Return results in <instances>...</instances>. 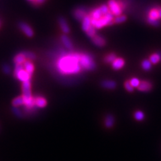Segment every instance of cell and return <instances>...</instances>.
I'll return each instance as SVG.
<instances>
[{"label":"cell","mask_w":161,"mask_h":161,"mask_svg":"<svg viewBox=\"0 0 161 161\" xmlns=\"http://www.w3.org/2000/svg\"><path fill=\"white\" fill-rule=\"evenodd\" d=\"M60 39H61L62 42L66 48H68L69 50H71L73 48V44H72L71 39H70L67 36L62 35L61 38Z\"/></svg>","instance_id":"14"},{"label":"cell","mask_w":161,"mask_h":161,"mask_svg":"<svg viewBox=\"0 0 161 161\" xmlns=\"http://www.w3.org/2000/svg\"><path fill=\"white\" fill-rule=\"evenodd\" d=\"M159 16H160V18H161V9H160V10H159Z\"/></svg>","instance_id":"36"},{"label":"cell","mask_w":161,"mask_h":161,"mask_svg":"<svg viewBox=\"0 0 161 161\" xmlns=\"http://www.w3.org/2000/svg\"><path fill=\"white\" fill-rule=\"evenodd\" d=\"M134 118L136 120L141 121L142 120H144V114L143 112L141 111H137L135 112Z\"/></svg>","instance_id":"28"},{"label":"cell","mask_w":161,"mask_h":161,"mask_svg":"<svg viewBox=\"0 0 161 161\" xmlns=\"http://www.w3.org/2000/svg\"><path fill=\"white\" fill-rule=\"evenodd\" d=\"M81 54L71 53L63 55L57 63L59 71L63 74H76L79 72L81 66L79 63Z\"/></svg>","instance_id":"1"},{"label":"cell","mask_w":161,"mask_h":161,"mask_svg":"<svg viewBox=\"0 0 161 161\" xmlns=\"http://www.w3.org/2000/svg\"><path fill=\"white\" fill-rule=\"evenodd\" d=\"M87 16V13L85 10L82 8H79L77 9L74 11V16L76 19L79 20V21H83L84 19V18Z\"/></svg>","instance_id":"11"},{"label":"cell","mask_w":161,"mask_h":161,"mask_svg":"<svg viewBox=\"0 0 161 161\" xmlns=\"http://www.w3.org/2000/svg\"><path fill=\"white\" fill-rule=\"evenodd\" d=\"M160 60V54L157 53H154L152 54L150 57V61L153 64H157Z\"/></svg>","instance_id":"24"},{"label":"cell","mask_w":161,"mask_h":161,"mask_svg":"<svg viewBox=\"0 0 161 161\" xmlns=\"http://www.w3.org/2000/svg\"><path fill=\"white\" fill-rule=\"evenodd\" d=\"M0 25H1V24H0Z\"/></svg>","instance_id":"38"},{"label":"cell","mask_w":161,"mask_h":161,"mask_svg":"<svg viewBox=\"0 0 161 161\" xmlns=\"http://www.w3.org/2000/svg\"><path fill=\"white\" fill-rule=\"evenodd\" d=\"M79 63L82 69L88 70V71L93 70L95 68V63L93 60V58L89 54H81Z\"/></svg>","instance_id":"4"},{"label":"cell","mask_w":161,"mask_h":161,"mask_svg":"<svg viewBox=\"0 0 161 161\" xmlns=\"http://www.w3.org/2000/svg\"><path fill=\"white\" fill-rule=\"evenodd\" d=\"M124 64H125V62H124V60L123 59H121V58H116L114 61L111 63V65L112 67L115 70H119L123 67L124 66Z\"/></svg>","instance_id":"12"},{"label":"cell","mask_w":161,"mask_h":161,"mask_svg":"<svg viewBox=\"0 0 161 161\" xmlns=\"http://www.w3.org/2000/svg\"><path fill=\"white\" fill-rule=\"evenodd\" d=\"M92 41L96 46L102 47L105 45V40L100 36H95L93 38H92Z\"/></svg>","instance_id":"13"},{"label":"cell","mask_w":161,"mask_h":161,"mask_svg":"<svg viewBox=\"0 0 161 161\" xmlns=\"http://www.w3.org/2000/svg\"><path fill=\"white\" fill-rule=\"evenodd\" d=\"M86 33L88 36H89L90 38H93L94 36H96V32H95V28H94L93 26H92L90 27V28L88 29Z\"/></svg>","instance_id":"27"},{"label":"cell","mask_w":161,"mask_h":161,"mask_svg":"<svg viewBox=\"0 0 161 161\" xmlns=\"http://www.w3.org/2000/svg\"><path fill=\"white\" fill-rule=\"evenodd\" d=\"M115 59H116V55H115L114 53H111L105 56L104 60L105 62L107 63H112L114 61Z\"/></svg>","instance_id":"26"},{"label":"cell","mask_w":161,"mask_h":161,"mask_svg":"<svg viewBox=\"0 0 161 161\" xmlns=\"http://www.w3.org/2000/svg\"><path fill=\"white\" fill-rule=\"evenodd\" d=\"M109 9L110 10L111 13L115 16H120L121 14V8L119 4L115 0H109L108 2Z\"/></svg>","instance_id":"6"},{"label":"cell","mask_w":161,"mask_h":161,"mask_svg":"<svg viewBox=\"0 0 161 161\" xmlns=\"http://www.w3.org/2000/svg\"><path fill=\"white\" fill-rule=\"evenodd\" d=\"M104 16H105V15H104V14L102 13L101 9L99 8L95 9V10H94L93 11H92V13H91L90 17H91V18H92V19L99 20Z\"/></svg>","instance_id":"17"},{"label":"cell","mask_w":161,"mask_h":161,"mask_svg":"<svg viewBox=\"0 0 161 161\" xmlns=\"http://www.w3.org/2000/svg\"><path fill=\"white\" fill-rule=\"evenodd\" d=\"M14 76L18 80L22 81L23 83V82L30 81V79H31L32 75H30L25 69H23L19 72H16V73H14Z\"/></svg>","instance_id":"7"},{"label":"cell","mask_w":161,"mask_h":161,"mask_svg":"<svg viewBox=\"0 0 161 161\" xmlns=\"http://www.w3.org/2000/svg\"><path fill=\"white\" fill-rule=\"evenodd\" d=\"M126 19H127V18L126 16H118L115 18L114 21L115 23L120 24V23H123L125 22Z\"/></svg>","instance_id":"30"},{"label":"cell","mask_w":161,"mask_h":161,"mask_svg":"<svg viewBox=\"0 0 161 161\" xmlns=\"http://www.w3.org/2000/svg\"><path fill=\"white\" fill-rule=\"evenodd\" d=\"M138 89L140 92H148L152 89V84L150 82L147 81H140V83L138 87Z\"/></svg>","instance_id":"10"},{"label":"cell","mask_w":161,"mask_h":161,"mask_svg":"<svg viewBox=\"0 0 161 161\" xmlns=\"http://www.w3.org/2000/svg\"><path fill=\"white\" fill-rule=\"evenodd\" d=\"M24 104V99L22 96H19L18 98H15L13 101H12V105L13 107H17L18 108L19 106H21Z\"/></svg>","instance_id":"20"},{"label":"cell","mask_w":161,"mask_h":161,"mask_svg":"<svg viewBox=\"0 0 161 161\" xmlns=\"http://www.w3.org/2000/svg\"><path fill=\"white\" fill-rule=\"evenodd\" d=\"M22 53L24 54V56L26 57L27 60H34L36 58V54L34 53L30 52V51H24V52H22Z\"/></svg>","instance_id":"23"},{"label":"cell","mask_w":161,"mask_h":161,"mask_svg":"<svg viewBox=\"0 0 161 161\" xmlns=\"http://www.w3.org/2000/svg\"><path fill=\"white\" fill-rule=\"evenodd\" d=\"M142 67L145 71H148L152 67V63L150 60H144L142 63Z\"/></svg>","instance_id":"25"},{"label":"cell","mask_w":161,"mask_h":161,"mask_svg":"<svg viewBox=\"0 0 161 161\" xmlns=\"http://www.w3.org/2000/svg\"><path fill=\"white\" fill-rule=\"evenodd\" d=\"M130 83L133 87H138L140 83V81L137 78H132V79L130 81Z\"/></svg>","instance_id":"29"},{"label":"cell","mask_w":161,"mask_h":161,"mask_svg":"<svg viewBox=\"0 0 161 161\" xmlns=\"http://www.w3.org/2000/svg\"><path fill=\"white\" fill-rule=\"evenodd\" d=\"M12 111H13L14 114L15 115H16L17 117H19V118L22 117V112H21L20 109L19 108H17V107H14L13 109H12Z\"/></svg>","instance_id":"32"},{"label":"cell","mask_w":161,"mask_h":161,"mask_svg":"<svg viewBox=\"0 0 161 161\" xmlns=\"http://www.w3.org/2000/svg\"><path fill=\"white\" fill-rule=\"evenodd\" d=\"M27 59H26V57L24 56V54L21 53L18 54L17 55L14 57V61L15 65L16 64H21V65H23L24 63L26 61Z\"/></svg>","instance_id":"19"},{"label":"cell","mask_w":161,"mask_h":161,"mask_svg":"<svg viewBox=\"0 0 161 161\" xmlns=\"http://www.w3.org/2000/svg\"><path fill=\"white\" fill-rule=\"evenodd\" d=\"M47 104V100L43 98H37L35 99V105L39 108H44Z\"/></svg>","instance_id":"22"},{"label":"cell","mask_w":161,"mask_h":161,"mask_svg":"<svg viewBox=\"0 0 161 161\" xmlns=\"http://www.w3.org/2000/svg\"><path fill=\"white\" fill-rule=\"evenodd\" d=\"M30 1H33V0H30Z\"/></svg>","instance_id":"37"},{"label":"cell","mask_w":161,"mask_h":161,"mask_svg":"<svg viewBox=\"0 0 161 161\" xmlns=\"http://www.w3.org/2000/svg\"><path fill=\"white\" fill-rule=\"evenodd\" d=\"M99 8L101 9L102 13L104 14V15H106V14H107L108 13H109V8L108 7L107 5H101V7H100Z\"/></svg>","instance_id":"34"},{"label":"cell","mask_w":161,"mask_h":161,"mask_svg":"<svg viewBox=\"0 0 161 161\" xmlns=\"http://www.w3.org/2000/svg\"><path fill=\"white\" fill-rule=\"evenodd\" d=\"M22 97L24 104L26 108L29 109L34 108L35 105V99H33L31 93V83L30 81L23 82L22 85Z\"/></svg>","instance_id":"2"},{"label":"cell","mask_w":161,"mask_h":161,"mask_svg":"<svg viewBox=\"0 0 161 161\" xmlns=\"http://www.w3.org/2000/svg\"><path fill=\"white\" fill-rule=\"evenodd\" d=\"M59 24L60 27V29L65 34H68L70 32V28L69 26V24L66 22V20L63 17H60L59 18Z\"/></svg>","instance_id":"9"},{"label":"cell","mask_w":161,"mask_h":161,"mask_svg":"<svg viewBox=\"0 0 161 161\" xmlns=\"http://www.w3.org/2000/svg\"><path fill=\"white\" fill-rule=\"evenodd\" d=\"M124 86H125L126 89L129 92H132L134 91V87L131 85L130 81H126L125 83H124Z\"/></svg>","instance_id":"31"},{"label":"cell","mask_w":161,"mask_h":161,"mask_svg":"<svg viewBox=\"0 0 161 161\" xmlns=\"http://www.w3.org/2000/svg\"><path fill=\"white\" fill-rule=\"evenodd\" d=\"M159 11L157 9H153L149 13V16L148 18V22L153 26H159Z\"/></svg>","instance_id":"5"},{"label":"cell","mask_w":161,"mask_h":161,"mask_svg":"<svg viewBox=\"0 0 161 161\" xmlns=\"http://www.w3.org/2000/svg\"><path fill=\"white\" fill-rule=\"evenodd\" d=\"M18 26H19L20 29L22 30L24 34L27 36H28V37H32L33 35H34V31H33V30L31 28V27L27 24L21 22L18 24Z\"/></svg>","instance_id":"8"},{"label":"cell","mask_w":161,"mask_h":161,"mask_svg":"<svg viewBox=\"0 0 161 161\" xmlns=\"http://www.w3.org/2000/svg\"><path fill=\"white\" fill-rule=\"evenodd\" d=\"M114 124V118L112 115H108L105 118V125L107 127H111Z\"/></svg>","instance_id":"21"},{"label":"cell","mask_w":161,"mask_h":161,"mask_svg":"<svg viewBox=\"0 0 161 161\" xmlns=\"http://www.w3.org/2000/svg\"><path fill=\"white\" fill-rule=\"evenodd\" d=\"M2 70L4 72V73L7 74V75H9L10 73L11 72V69H10V66L8 65H4V66H3L2 67Z\"/></svg>","instance_id":"33"},{"label":"cell","mask_w":161,"mask_h":161,"mask_svg":"<svg viewBox=\"0 0 161 161\" xmlns=\"http://www.w3.org/2000/svg\"><path fill=\"white\" fill-rule=\"evenodd\" d=\"M92 26V18L90 16H86L82 21V28L85 32H86Z\"/></svg>","instance_id":"15"},{"label":"cell","mask_w":161,"mask_h":161,"mask_svg":"<svg viewBox=\"0 0 161 161\" xmlns=\"http://www.w3.org/2000/svg\"><path fill=\"white\" fill-rule=\"evenodd\" d=\"M45 0H35L36 4H42Z\"/></svg>","instance_id":"35"},{"label":"cell","mask_w":161,"mask_h":161,"mask_svg":"<svg viewBox=\"0 0 161 161\" xmlns=\"http://www.w3.org/2000/svg\"><path fill=\"white\" fill-rule=\"evenodd\" d=\"M23 66H24V69H25L30 75H32L34 70V66L32 63L29 60H26V61L24 63Z\"/></svg>","instance_id":"16"},{"label":"cell","mask_w":161,"mask_h":161,"mask_svg":"<svg viewBox=\"0 0 161 161\" xmlns=\"http://www.w3.org/2000/svg\"><path fill=\"white\" fill-rule=\"evenodd\" d=\"M101 85L103 87L108 89H114L116 87V83L114 81L108 80V81H104L101 83Z\"/></svg>","instance_id":"18"},{"label":"cell","mask_w":161,"mask_h":161,"mask_svg":"<svg viewBox=\"0 0 161 161\" xmlns=\"http://www.w3.org/2000/svg\"><path fill=\"white\" fill-rule=\"evenodd\" d=\"M114 15L110 11L99 20L92 19V25L95 28H101L107 25H110L112 24V20L114 18Z\"/></svg>","instance_id":"3"}]
</instances>
